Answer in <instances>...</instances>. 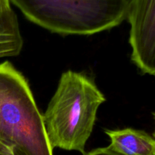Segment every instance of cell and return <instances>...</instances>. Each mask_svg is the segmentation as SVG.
<instances>
[{"instance_id":"2","label":"cell","mask_w":155,"mask_h":155,"mask_svg":"<svg viewBox=\"0 0 155 155\" xmlns=\"http://www.w3.org/2000/svg\"><path fill=\"white\" fill-rule=\"evenodd\" d=\"M0 141L26 155H53L31 89L9 61L0 63Z\"/></svg>"},{"instance_id":"6","label":"cell","mask_w":155,"mask_h":155,"mask_svg":"<svg viewBox=\"0 0 155 155\" xmlns=\"http://www.w3.org/2000/svg\"><path fill=\"white\" fill-rule=\"evenodd\" d=\"M23 39L11 5L0 7V58L13 57L22 50Z\"/></svg>"},{"instance_id":"8","label":"cell","mask_w":155,"mask_h":155,"mask_svg":"<svg viewBox=\"0 0 155 155\" xmlns=\"http://www.w3.org/2000/svg\"><path fill=\"white\" fill-rule=\"evenodd\" d=\"M0 155H26L24 152L20 151L19 149L16 148H12L10 151H7V152L2 153Z\"/></svg>"},{"instance_id":"9","label":"cell","mask_w":155,"mask_h":155,"mask_svg":"<svg viewBox=\"0 0 155 155\" xmlns=\"http://www.w3.org/2000/svg\"><path fill=\"white\" fill-rule=\"evenodd\" d=\"M11 149H12V148H8L7 146H5V145L4 144H3L2 142L0 141V154H2V153L7 152V151H10Z\"/></svg>"},{"instance_id":"5","label":"cell","mask_w":155,"mask_h":155,"mask_svg":"<svg viewBox=\"0 0 155 155\" xmlns=\"http://www.w3.org/2000/svg\"><path fill=\"white\" fill-rule=\"evenodd\" d=\"M110 139V149L122 155H155V141L142 130L132 128L105 130Z\"/></svg>"},{"instance_id":"7","label":"cell","mask_w":155,"mask_h":155,"mask_svg":"<svg viewBox=\"0 0 155 155\" xmlns=\"http://www.w3.org/2000/svg\"><path fill=\"white\" fill-rule=\"evenodd\" d=\"M84 155H122L115 151H112L111 149L107 147V148H99L94 149L89 152L88 154H85Z\"/></svg>"},{"instance_id":"1","label":"cell","mask_w":155,"mask_h":155,"mask_svg":"<svg viewBox=\"0 0 155 155\" xmlns=\"http://www.w3.org/2000/svg\"><path fill=\"white\" fill-rule=\"evenodd\" d=\"M105 100L102 92L86 75L73 71L63 73L42 116L51 148L85 154L98 109Z\"/></svg>"},{"instance_id":"10","label":"cell","mask_w":155,"mask_h":155,"mask_svg":"<svg viewBox=\"0 0 155 155\" xmlns=\"http://www.w3.org/2000/svg\"><path fill=\"white\" fill-rule=\"evenodd\" d=\"M10 1L9 0H0V7L2 6L10 4Z\"/></svg>"},{"instance_id":"3","label":"cell","mask_w":155,"mask_h":155,"mask_svg":"<svg viewBox=\"0 0 155 155\" xmlns=\"http://www.w3.org/2000/svg\"><path fill=\"white\" fill-rule=\"evenodd\" d=\"M36 25L61 35H92L120 25L128 0H9Z\"/></svg>"},{"instance_id":"4","label":"cell","mask_w":155,"mask_h":155,"mask_svg":"<svg viewBox=\"0 0 155 155\" xmlns=\"http://www.w3.org/2000/svg\"><path fill=\"white\" fill-rule=\"evenodd\" d=\"M131 59L143 74H155V0H128Z\"/></svg>"}]
</instances>
